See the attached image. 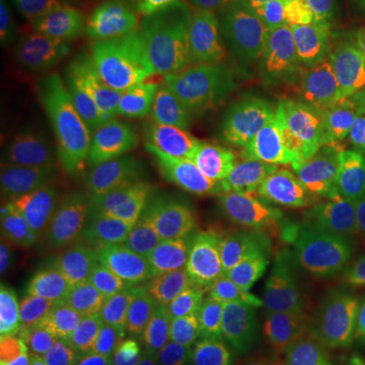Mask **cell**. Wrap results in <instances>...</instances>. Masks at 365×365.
I'll list each match as a JSON object with an SVG mask.
<instances>
[{
  "label": "cell",
  "mask_w": 365,
  "mask_h": 365,
  "mask_svg": "<svg viewBox=\"0 0 365 365\" xmlns=\"http://www.w3.org/2000/svg\"><path fill=\"white\" fill-rule=\"evenodd\" d=\"M276 29L287 33L313 25L359 0H258Z\"/></svg>",
  "instance_id": "d6986e66"
},
{
  "label": "cell",
  "mask_w": 365,
  "mask_h": 365,
  "mask_svg": "<svg viewBox=\"0 0 365 365\" xmlns=\"http://www.w3.org/2000/svg\"><path fill=\"white\" fill-rule=\"evenodd\" d=\"M278 63L313 148L365 140V0L287 33Z\"/></svg>",
  "instance_id": "3957f363"
},
{
  "label": "cell",
  "mask_w": 365,
  "mask_h": 365,
  "mask_svg": "<svg viewBox=\"0 0 365 365\" xmlns=\"http://www.w3.org/2000/svg\"><path fill=\"white\" fill-rule=\"evenodd\" d=\"M169 31L148 14L122 9L88 33L61 45L67 61L104 78L138 83L170 63Z\"/></svg>",
  "instance_id": "9c48e42d"
},
{
  "label": "cell",
  "mask_w": 365,
  "mask_h": 365,
  "mask_svg": "<svg viewBox=\"0 0 365 365\" xmlns=\"http://www.w3.org/2000/svg\"><path fill=\"white\" fill-rule=\"evenodd\" d=\"M132 143L157 160L215 240L234 232L244 185L225 179L209 165L187 130L182 114L158 108L140 124Z\"/></svg>",
  "instance_id": "ba28073f"
},
{
  "label": "cell",
  "mask_w": 365,
  "mask_h": 365,
  "mask_svg": "<svg viewBox=\"0 0 365 365\" xmlns=\"http://www.w3.org/2000/svg\"><path fill=\"white\" fill-rule=\"evenodd\" d=\"M33 69V49L13 0H0V83L4 91L23 88Z\"/></svg>",
  "instance_id": "ac0fdd59"
},
{
  "label": "cell",
  "mask_w": 365,
  "mask_h": 365,
  "mask_svg": "<svg viewBox=\"0 0 365 365\" xmlns=\"http://www.w3.org/2000/svg\"><path fill=\"white\" fill-rule=\"evenodd\" d=\"M290 284L341 313L365 317V258L297 242L287 252Z\"/></svg>",
  "instance_id": "4fadbf2b"
},
{
  "label": "cell",
  "mask_w": 365,
  "mask_h": 365,
  "mask_svg": "<svg viewBox=\"0 0 365 365\" xmlns=\"http://www.w3.org/2000/svg\"><path fill=\"white\" fill-rule=\"evenodd\" d=\"M288 294L307 314L321 347L333 361L365 365V317L341 313L294 284H290Z\"/></svg>",
  "instance_id": "2e32d148"
},
{
  "label": "cell",
  "mask_w": 365,
  "mask_h": 365,
  "mask_svg": "<svg viewBox=\"0 0 365 365\" xmlns=\"http://www.w3.org/2000/svg\"><path fill=\"white\" fill-rule=\"evenodd\" d=\"M138 83L104 78L78 63L47 67L31 93V114L47 138L79 144L102 138L140 108Z\"/></svg>",
  "instance_id": "8992f818"
},
{
  "label": "cell",
  "mask_w": 365,
  "mask_h": 365,
  "mask_svg": "<svg viewBox=\"0 0 365 365\" xmlns=\"http://www.w3.org/2000/svg\"><path fill=\"white\" fill-rule=\"evenodd\" d=\"M327 165L351 187L365 205V140L327 155Z\"/></svg>",
  "instance_id": "ffe728a7"
},
{
  "label": "cell",
  "mask_w": 365,
  "mask_h": 365,
  "mask_svg": "<svg viewBox=\"0 0 365 365\" xmlns=\"http://www.w3.org/2000/svg\"><path fill=\"white\" fill-rule=\"evenodd\" d=\"M76 189L112 272L118 325L136 349H157L177 319L181 258L148 213L132 165L118 148L100 146L81 158Z\"/></svg>",
  "instance_id": "6da1fadb"
},
{
  "label": "cell",
  "mask_w": 365,
  "mask_h": 365,
  "mask_svg": "<svg viewBox=\"0 0 365 365\" xmlns=\"http://www.w3.org/2000/svg\"><path fill=\"white\" fill-rule=\"evenodd\" d=\"M276 288L270 254L234 237L209 244L182 268L175 325L181 333L246 313Z\"/></svg>",
  "instance_id": "5b68a950"
},
{
  "label": "cell",
  "mask_w": 365,
  "mask_h": 365,
  "mask_svg": "<svg viewBox=\"0 0 365 365\" xmlns=\"http://www.w3.org/2000/svg\"><path fill=\"white\" fill-rule=\"evenodd\" d=\"M299 230L307 244L365 258L364 201L327 163L319 167Z\"/></svg>",
  "instance_id": "7c38bea8"
},
{
  "label": "cell",
  "mask_w": 365,
  "mask_h": 365,
  "mask_svg": "<svg viewBox=\"0 0 365 365\" xmlns=\"http://www.w3.org/2000/svg\"><path fill=\"white\" fill-rule=\"evenodd\" d=\"M130 165L148 213L181 260L193 258L197 252L217 242L205 223L199 220L181 189L170 181L169 175L158 167L157 160L143 146L134 143Z\"/></svg>",
  "instance_id": "5bb4252c"
},
{
  "label": "cell",
  "mask_w": 365,
  "mask_h": 365,
  "mask_svg": "<svg viewBox=\"0 0 365 365\" xmlns=\"http://www.w3.org/2000/svg\"><path fill=\"white\" fill-rule=\"evenodd\" d=\"M317 173L311 165L287 163L244 185L235 230L252 235H287L299 230Z\"/></svg>",
  "instance_id": "8fae6325"
},
{
  "label": "cell",
  "mask_w": 365,
  "mask_h": 365,
  "mask_svg": "<svg viewBox=\"0 0 365 365\" xmlns=\"http://www.w3.org/2000/svg\"><path fill=\"white\" fill-rule=\"evenodd\" d=\"M25 4L37 25L61 45L124 9L118 0H25Z\"/></svg>",
  "instance_id": "e0dca14e"
},
{
  "label": "cell",
  "mask_w": 365,
  "mask_h": 365,
  "mask_svg": "<svg viewBox=\"0 0 365 365\" xmlns=\"http://www.w3.org/2000/svg\"><path fill=\"white\" fill-rule=\"evenodd\" d=\"M278 55L276 26L252 0H209L173 39L170 67L195 83L246 73Z\"/></svg>",
  "instance_id": "277c9868"
},
{
  "label": "cell",
  "mask_w": 365,
  "mask_h": 365,
  "mask_svg": "<svg viewBox=\"0 0 365 365\" xmlns=\"http://www.w3.org/2000/svg\"><path fill=\"white\" fill-rule=\"evenodd\" d=\"M290 335L280 319L246 311L182 333L170 365H276L288 361Z\"/></svg>",
  "instance_id": "30bf717a"
},
{
  "label": "cell",
  "mask_w": 365,
  "mask_h": 365,
  "mask_svg": "<svg viewBox=\"0 0 365 365\" xmlns=\"http://www.w3.org/2000/svg\"><path fill=\"white\" fill-rule=\"evenodd\" d=\"M112 349V331L47 333L4 327L0 365H100Z\"/></svg>",
  "instance_id": "9a60e30c"
},
{
  "label": "cell",
  "mask_w": 365,
  "mask_h": 365,
  "mask_svg": "<svg viewBox=\"0 0 365 365\" xmlns=\"http://www.w3.org/2000/svg\"><path fill=\"white\" fill-rule=\"evenodd\" d=\"M181 114L205 160L237 185L292 163L311 146L278 59L246 73L187 83Z\"/></svg>",
  "instance_id": "7a4b0ae2"
},
{
  "label": "cell",
  "mask_w": 365,
  "mask_h": 365,
  "mask_svg": "<svg viewBox=\"0 0 365 365\" xmlns=\"http://www.w3.org/2000/svg\"><path fill=\"white\" fill-rule=\"evenodd\" d=\"M4 327L47 333L112 331L102 288L69 258H49L25 274L11 297Z\"/></svg>",
  "instance_id": "52a82bcc"
}]
</instances>
